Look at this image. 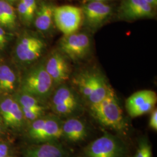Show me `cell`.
<instances>
[{
    "label": "cell",
    "instance_id": "obj_16",
    "mask_svg": "<svg viewBox=\"0 0 157 157\" xmlns=\"http://www.w3.org/2000/svg\"><path fill=\"white\" fill-rule=\"evenodd\" d=\"M17 83V75L12 67L6 64H0V93H11L15 89Z\"/></svg>",
    "mask_w": 157,
    "mask_h": 157
},
{
    "label": "cell",
    "instance_id": "obj_18",
    "mask_svg": "<svg viewBox=\"0 0 157 157\" xmlns=\"http://www.w3.org/2000/svg\"><path fill=\"white\" fill-rule=\"evenodd\" d=\"M23 119L24 117L22 108L15 100L12 104L9 115L4 122L8 126L19 128L22 124Z\"/></svg>",
    "mask_w": 157,
    "mask_h": 157
},
{
    "label": "cell",
    "instance_id": "obj_9",
    "mask_svg": "<svg viewBox=\"0 0 157 157\" xmlns=\"http://www.w3.org/2000/svg\"><path fill=\"white\" fill-rule=\"evenodd\" d=\"M67 58L60 51H56L51 54L44 63L45 69L54 84H61L69 78L71 67Z\"/></svg>",
    "mask_w": 157,
    "mask_h": 157
},
{
    "label": "cell",
    "instance_id": "obj_32",
    "mask_svg": "<svg viewBox=\"0 0 157 157\" xmlns=\"http://www.w3.org/2000/svg\"><path fill=\"white\" fill-rule=\"evenodd\" d=\"M2 131V122H1V121L0 119V134L1 133Z\"/></svg>",
    "mask_w": 157,
    "mask_h": 157
},
{
    "label": "cell",
    "instance_id": "obj_21",
    "mask_svg": "<svg viewBox=\"0 0 157 157\" xmlns=\"http://www.w3.org/2000/svg\"><path fill=\"white\" fill-rule=\"evenodd\" d=\"M14 100V99L8 97L4 99L0 102V114L4 122L9 115Z\"/></svg>",
    "mask_w": 157,
    "mask_h": 157
},
{
    "label": "cell",
    "instance_id": "obj_1",
    "mask_svg": "<svg viewBox=\"0 0 157 157\" xmlns=\"http://www.w3.org/2000/svg\"><path fill=\"white\" fill-rule=\"evenodd\" d=\"M90 108L93 115L103 125L117 130L122 128L123 112L112 88L102 100L90 105Z\"/></svg>",
    "mask_w": 157,
    "mask_h": 157
},
{
    "label": "cell",
    "instance_id": "obj_28",
    "mask_svg": "<svg viewBox=\"0 0 157 157\" xmlns=\"http://www.w3.org/2000/svg\"><path fill=\"white\" fill-rule=\"evenodd\" d=\"M7 41V37L6 35V32L4 30V29L0 27V41L1 44L5 47Z\"/></svg>",
    "mask_w": 157,
    "mask_h": 157
},
{
    "label": "cell",
    "instance_id": "obj_19",
    "mask_svg": "<svg viewBox=\"0 0 157 157\" xmlns=\"http://www.w3.org/2000/svg\"><path fill=\"white\" fill-rule=\"evenodd\" d=\"M22 108L43 109L44 108L40 104L39 100L32 95L21 92L15 100Z\"/></svg>",
    "mask_w": 157,
    "mask_h": 157
},
{
    "label": "cell",
    "instance_id": "obj_34",
    "mask_svg": "<svg viewBox=\"0 0 157 157\" xmlns=\"http://www.w3.org/2000/svg\"><path fill=\"white\" fill-rule=\"evenodd\" d=\"M11 157V156H8V155H6V156H4V157Z\"/></svg>",
    "mask_w": 157,
    "mask_h": 157
},
{
    "label": "cell",
    "instance_id": "obj_23",
    "mask_svg": "<svg viewBox=\"0 0 157 157\" xmlns=\"http://www.w3.org/2000/svg\"><path fill=\"white\" fill-rule=\"evenodd\" d=\"M22 110L24 118L32 122L34 120L40 118L44 111L43 109H28V108H22Z\"/></svg>",
    "mask_w": 157,
    "mask_h": 157
},
{
    "label": "cell",
    "instance_id": "obj_15",
    "mask_svg": "<svg viewBox=\"0 0 157 157\" xmlns=\"http://www.w3.org/2000/svg\"><path fill=\"white\" fill-rule=\"evenodd\" d=\"M36 11L34 19L35 27L41 32H48L53 25L54 7L47 4H42Z\"/></svg>",
    "mask_w": 157,
    "mask_h": 157
},
{
    "label": "cell",
    "instance_id": "obj_12",
    "mask_svg": "<svg viewBox=\"0 0 157 157\" xmlns=\"http://www.w3.org/2000/svg\"><path fill=\"white\" fill-rule=\"evenodd\" d=\"M26 157H67V154L62 146L47 143L30 147L26 152Z\"/></svg>",
    "mask_w": 157,
    "mask_h": 157
},
{
    "label": "cell",
    "instance_id": "obj_31",
    "mask_svg": "<svg viewBox=\"0 0 157 157\" xmlns=\"http://www.w3.org/2000/svg\"><path fill=\"white\" fill-rule=\"evenodd\" d=\"M88 2H104L105 1V0H87Z\"/></svg>",
    "mask_w": 157,
    "mask_h": 157
},
{
    "label": "cell",
    "instance_id": "obj_35",
    "mask_svg": "<svg viewBox=\"0 0 157 157\" xmlns=\"http://www.w3.org/2000/svg\"><path fill=\"white\" fill-rule=\"evenodd\" d=\"M9 1H16V0H9Z\"/></svg>",
    "mask_w": 157,
    "mask_h": 157
},
{
    "label": "cell",
    "instance_id": "obj_7",
    "mask_svg": "<svg viewBox=\"0 0 157 157\" xmlns=\"http://www.w3.org/2000/svg\"><path fill=\"white\" fill-rule=\"evenodd\" d=\"M124 148L117 138L112 135H103L93 141L86 150V157H120Z\"/></svg>",
    "mask_w": 157,
    "mask_h": 157
},
{
    "label": "cell",
    "instance_id": "obj_17",
    "mask_svg": "<svg viewBox=\"0 0 157 157\" xmlns=\"http://www.w3.org/2000/svg\"><path fill=\"white\" fill-rule=\"evenodd\" d=\"M78 100L74 93L65 86L59 87L56 91L52 99V106L68 104L78 107Z\"/></svg>",
    "mask_w": 157,
    "mask_h": 157
},
{
    "label": "cell",
    "instance_id": "obj_25",
    "mask_svg": "<svg viewBox=\"0 0 157 157\" xmlns=\"http://www.w3.org/2000/svg\"><path fill=\"white\" fill-rule=\"evenodd\" d=\"M33 15L37 10V4L36 0H21Z\"/></svg>",
    "mask_w": 157,
    "mask_h": 157
},
{
    "label": "cell",
    "instance_id": "obj_27",
    "mask_svg": "<svg viewBox=\"0 0 157 157\" xmlns=\"http://www.w3.org/2000/svg\"><path fill=\"white\" fill-rule=\"evenodd\" d=\"M10 147L6 143L0 142V157L8 155Z\"/></svg>",
    "mask_w": 157,
    "mask_h": 157
},
{
    "label": "cell",
    "instance_id": "obj_14",
    "mask_svg": "<svg viewBox=\"0 0 157 157\" xmlns=\"http://www.w3.org/2000/svg\"><path fill=\"white\" fill-rule=\"evenodd\" d=\"M63 135L62 124L56 118L46 117V121L41 132L36 141H48L59 139Z\"/></svg>",
    "mask_w": 157,
    "mask_h": 157
},
{
    "label": "cell",
    "instance_id": "obj_33",
    "mask_svg": "<svg viewBox=\"0 0 157 157\" xmlns=\"http://www.w3.org/2000/svg\"><path fill=\"white\" fill-rule=\"evenodd\" d=\"M4 48V46L1 44V41H0V49H2V48Z\"/></svg>",
    "mask_w": 157,
    "mask_h": 157
},
{
    "label": "cell",
    "instance_id": "obj_36",
    "mask_svg": "<svg viewBox=\"0 0 157 157\" xmlns=\"http://www.w3.org/2000/svg\"><path fill=\"white\" fill-rule=\"evenodd\" d=\"M105 1H106V0H105Z\"/></svg>",
    "mask_w": 157,
    "mask_h": 157
},
{
    "label": "cell",
    "instance_id": "obj_10",
    "mask_svg": "<svg viewBox=\"0 0 157 157\" xmlns=\"http://www.w3.org/2000/svg\"><path fill=\"white\" fill-rule=\"evenodd\" d=\"M119 17L126 21H134L154 16L153 6L144 0H124L119 10Z\"/></svg>",
    "mask_w": 157,
    "mask_h": 157
},
{
    "label": "cell",
    "instance_id": "obj_22",
    "mask_svg": "<svg viewBox=\"0 0 157 157\" xmlns=\"http://www.w3.org/2000/svg\"><path fill=\"white\" fill-rule=\"evenodd\" d=\"M17 11L19 13V15L25 22L28 24L32 22L34 17V15L30 12L28 8L24 4V3L21 0L17 6Z\"/></svg>",
    "mask_w": 157,
    "mask_h": 157
},
{
    "label": "cell",
    "instance_id": "obj_6",
    "mask_svg": "<svg viewBox=\"0 0 157 157\" xmlns=\"http://www.w3.org/2000/svg\"><path fill=\"white\" fill-rule=\"evenodd\" d=\"M45 48L44 42L39 37L27 34L18 40L15 54L19 62L29 64L35 62L41 56Z\"/></svg>",
    "mask_w": 157,
    "mask_h": 157
},
{
    "label": "cell",
    "instance_id": "obj_29",
    "mask_svg": "<svg viewBox=\"0 0 157 157\" xmlns=\"http://www.w3.org/2000/svg\"><path fill=\"white\" fill-rule=\"evenodd\" d=\"M143 157H152L151 146H150L148 147L146 153H145V154H144V155Z\"/></svg>",
    "mask_w": 157,
    "mask_h": 157
},
{
    "label": "cell",
    "instance_id": "obj_24",
    "mask_svg": "<svg viewBox=\"0 0 157 157\" xmlns=\"http://www.w3.org/2000/svg\"><path fill=\"white\" fill-rule=\"evenodd\" d=\"M150 146L146 141H141L140 143L139 148L137 151L135 157H143L148 147Z\"/></svg>",
    "mask_w": 157,
    "mask_h": 157
},
{
    "label": "cell",
    "instance_id": "obj_4",
    "mask_svg": "<svg viewBox=\"0 0 157 157\" xmlns=\"http://www.w3.org/2000/svg\"><path fill=\"white\" fill-rule=\"evenodd\" d=\"M83 17L82 8L76 6L65 5L54 8V22L64 35L76 33L80 27Z\"/></svg>",
    "mask_w": 157,
    "mask_h": 157
},
{
    "label": "cell",
    "instance_id": "obj_3",
    "mask_svg": "<svg viewBox=\"0 0 157 157\" xmlns=\"http://www.w3.org/2000/svg\"><path fill=\"white\" fill-rule=\"evenodd\" d=\"M74 83L82 94L90 102V105L102 100L111 88L104 76L95 72H81L75 78Z\"/></svg>",
    "mask_w": 157,
    "mask_h": 157
},
{
    "label": "cell",
    "instance_id": "obj_26",
    "mask_svg": "<svg viewBox=\"0 0 157 157\" xmlns=\"http://www.w3.org/2000/svg\"><path fill=\"white\" fill-rule=\"evenodd\" d=\"M149 126L151 129L157 130V111L155 109L152 112L151 117L150 118Z\"/></svg>",
    "mask_w": 157,
    "mask_h": 157
},
{
    "label": "cell",
    "instance_id": "obj_2",
    "mask_svg": "<svg viewBox=\"0 0 157 157\" xmlns=\"http://www.w3.org/2000/svg\"><path fill=\"white\" fill-rule=\"evenodd\" d=\"M53 81L47 73L44 63L31 67L23 75L21 82L22 92L36 98L43 99L50 94Z\"/></svg>",
    "mask_w": 157,
    "mask_h": 157
},
{
    "label": "cell",
    "instance_id": "obj_5",
    "mask_svg": "<svg viewBox=\"0 0 157 157\" xmlns=\"http://www.w3.org/2000/svg\"><path fill=\"white\" fill-rule=\"evenodd\" d=\"M90 47V37L84 33L64 35L59 43L60 51L74 61H80L87 56Z\"/></svg>",
    "mask_w": 157,
    "mask_h": 157
},
{
    "label": "cell",
    "instance_id": "obj_8",
    "mask_svg": "<svg viewBox=\"0 0 157 157\" xmlns=\"http://www.w3.org/2000/svg\"><path fill=\"white\" fill-rule=\"evenodd\" d=\"M157 101V94L150 90L139 91L130 95L126 101V108L129 115L135 118L150 112Z\"/></svg>",
    "mask_w": 157,
    "mask_h": 157
},
{
    "label": "cell",
    "instance_id": "obj_30",
    "mask_svg": "<svg viewBox=\"0 0 157 157\" xmlns=\"http://www.w3.org/2000/svg\"><path fill=\"white\" fill-rule=\"evenodd\" d=\"M144 1L153 7L157 6V0H144Z\"/></svg>",
    "mask_w": 157,
    "mask_h": 157
},
{
    "label": "cell",
    "instance_id": "obj_20",
    "mask_svg": "<svg viewBox=\"0 0 157 157\" xmlns=\"http://www.w3.org/2000/svg\"><path fill=\"white\" fill-rule=\"evenodd\" d=\"M0 15L4 17L8 28H12L16 23V14L15 11L9 3L0 0Z\"/></svg>",
    "mask_w": 157,
    "mask_h": 157
},
{
    "label": "cell",
    "instance_id": "obj_13",
    "mask_svg": "<svg viewBox=\"0 0 157 157\" xmlns=\"http://www.w3.org/2000/svg\"><path fill=\"white\" fill-rule=\"evenodd\" d=\"M62 132L67 139L72 141L82 140L87 136L84 123L76 118H70L62 124Z\"/></svg>",
    "mask_w": 157,
    "mask_h": 157
},
{
    "label": "cell",
    "instance_id": "obj_11",
    "mask_svg": "<svg viewBox=\"0 0 157 157\" xmlns=\"http://www.w3.org/2000/svg\"><path fill=\"white\" fill-rule=\"evenodd\" d=\"M82 10L86 24L93 29L101 26L111 13V6L104 2H89Z\"/></svg>",
    "mask_w": 157,
    "mask_h": 157
}]
</instances>
